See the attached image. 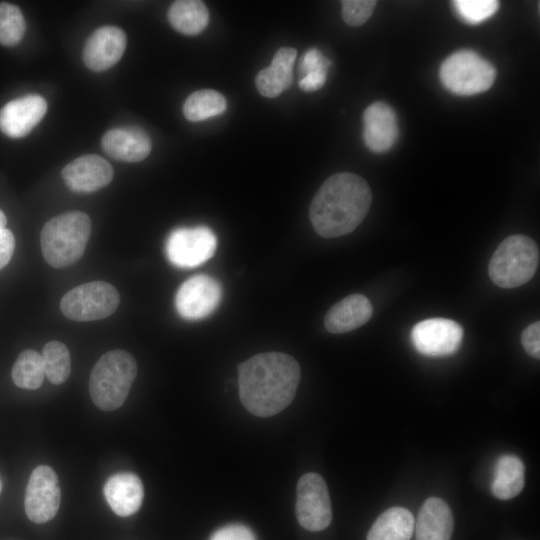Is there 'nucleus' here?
I'll list each match as a JSON object with an SVG mask.
<instances>
[{
  "mask_svg": "<svg viewBox=\"0 0 540 540\" xmlns=\"http://www.w3.org/2000/svg\"><path fill=\"white\" fill-rule=\"evenodd\" d=\"M300 378V366L292 356L257 354L238 366L240 400L255 416L276 415L294 399Z\"/></svg>",
  "mask_w": 540,
  "mask_h": 540,
  "instance_id": "f257e3e1",
  "label": "nucleus"
},
{
  "mask_svg": "<svg viewBox=\"0 0 540 540\" xmlns=\"http://www.w3.org/2000/svg\"><path fill=\"white\" fill-rule=\"evenodd\" d=\"M372 201L368 183L360 176L342 172L330 176L312 199L309 217L322 237L352 232L366 217Z\"/></svg>",
  "mask_w": 540,
  "mask_h": 540,
  "instance_id": "f03ea898",
  "label": "nucleus"
},
{
  "mask_svg": "<svg viewBox=\"0 0 540 540\" xmlns=\"http://www.w3.org/2000/svg\"><path fill=\"white\" fill-rule=\"evenodd\" d=\"M91 233V220L81 211H70L50 219L42 228L40 241L45 261L66 268L83 255Z\"/></svg>",
  "mask_w": 540,
  "mask_h": 540,
  "instance_id": "7ed1b4c3",
  "label": "nucleus"
},
{
  "mask_svg": "<svg viewBox=\"0 0 540 540\" xmlns=\"http://www.w3.org/2000/svg\"><path fill=\"white\" fill-rule=\"evenodd\" d=\"M137 374L134 357L124 350H111L94 365L89 391L93 403L101 410L113 411L125 402Z\"/></svg>",
  "mask_w": 540,
  "mask_h": 540,
  "instance_id": "20e7f679",
  "label": "nucleus"
},
{
  "mask_svg": "<svg viewBox=\"0 0 540 540\" xmlns=\"http://www.w3.org/2000/svg\"><path fill=\"white\" fill-rule=\"evenodd\" d=\"M539 263V249L533 239L512 235L504 239L493 253L488 273L499 287L515 288L527 283Z\"/></svg>",
  "mask_w": 540,
  "mask_h": 540,
  "instance_id": "39448f33",
  "label": "nucleus"
},
{
  "mask_svg": "<svg viewBox=\"0 0 540 540\" xmlns=\"http://www.w3.org/2000/svg\"><path fill=\"white\" fill-rule=\"evenodd\" d=\"M440 80L450 92L471 96L488 90L496 78L494 66L471 50H460L447 57L440 66Z\"/></svg>",
  "mask_w": 540,
  "mask_h": 540,
  "instance_id": "423d86ee",
  "label": "nucleus"
},
{
  "mask_svg": "<svg viewBox=\"0 0 540 540\" xmlns=\"http://www.w3.org/2000/svg\"><path fill=\"white\" fill-rule=\"evenodd\" d=\"M119 302L120 295L113 285L94 281L69 290L60 301V309L68 319L86 322L112 315Z\"/></svg>",
  "mask_w": 540,
  "mask_h": 540,
  "instance_id": "0eeeda50",
  "label": "nucleus"
},
{
  "mask_svg": "<svg viewBox=\"0 0 540 540\" xmlns=\"http://www.w3.org/2000/svg\"><path fill=\"white\" fill-rule=\"evenodd\" d=\"M217 248L215 233L207 226L173 230L165 243V254L178 268H193L209 260Z\"/></svg>",
  "mask_w": 540,
  "mask_h": 540,
  "instance_id": "6e6552de",
  "label": "nucleus"
},
{
  "mask_svg": "<svg viewBox=\"0 0 540 540\" xmlns=\"http://www.w3.org/2000/svg\"><path fill=\"white\" fill-rule=\"evenodd\" d=\"M296 516L299 524L309 531H321L332 520L329 492L324 479L317 473L304 474L297 483Z\"/></svg>",
  "mask_w": 540,
  "mask_h": 540,
  "instance_id": "1a4fd4ad",
  "label": "nucleus"
},
{
  "mask_svg": "<svg viewBox=\"0 0 540 540\" xmlns=\"http://www.w3.org/2000/svg\"><path fill=\"white\" fill-rule=\"evenodd\" d=\"M61 490L58 476L47 465L37 466L31 473L25 492L27 517L35 523L53 519L59 509Z\"/></svg>",
  "mask_w": 540,
  "mask_h": 540,
  "instance_id": "9d476101",
  "label": "nucleus"
},
{
  "mask_svg": "<svg viewBox=\"0 0 540 540\" xmlns=\"http://www.w3.org/2000/svg\"><path fill=\"white\" fill-rule=\"evenodd\" d=\"M222 298L219 281L209 275L200 274L184 281L175 295L178 314L190 321L200 320L215 311Z\"/></svg>",
  "mask_w": 540,
  "mask_h": 540,
  "instance_id": "9b49d317",
  "label": "nucleus"
},
{
  "mask_svg": "<svg viewBox=\"0 0 540 540\" xmlns=\"http://www.w3.org/2000/svg\"><path fill=\"white\" fill-rule=\"evenodd\" d=\"M463 339V328L446 318H431L417 323L411 331L415 349L426 356L455 353Z\"/></svg>",
  "mask_w": 540,
  "mask_h": 540,
  "instance_id": "f8f14e48",
  "label": "nucleus"
},
{
  "mask_svg": "<svg viewBox=\"0 0 540 540\" xmlns=\"http://www.w3.org/2000/svg\"><path fill=\"white\" fill-rule=\"evenodd\" d=\"M61 176L70 190L90 193L107 186L113 179L114 170L106 159L91 154L68 163L62 169Z\"/></svg>",
  "mask_w": 540,
  "mask_h": 540,
  "instance_id": "ddd939ff",
  "label": "nucleus"
},
{
  "mask_svg": "<svg viewBox=\"0 0 540 540\" xmlns=\"http://www.w3.org/2000/svg\"><path fill=\"white\" fill-rule=\"evenodd\" d=\"M126 42V34L121 28L116 26L99 27L85 43L83 61L92 71L108 70L123 56Z\"/></svg>",
  "mask_w": 540,
  "mask_h": 540,
  "instance_id": "4468645a",
  "label": "nucleus"
},
{
  "mask_svg": "<svg viewBox=\"0 0 540 540\" xmlns=\"http://www.w3.org/2000/svg\"><path fill=\"white\" fill-rule=\"evenodd\" d=\"M47 111L46 100L36 94L14 99L0 110V129L11 138L28 135Z\"/></svg>",
  "mask_w": 540,
  "mask_h": 540,
  "instance_id": "2eb2a0df",
  "label": "nucleus"
},
{
  "mask_svg": "<svg viewBox=\"0 0 540 540\" xmlns=\"http://www.w3.org/2000/svg\"><path fill=\"white\" fill-rule=\"evenodd\" d=\"M363 139L369 150L383 153L390 150L399 136L397 116L384 102H374L363 113Z\"/></svg>",
  "mask_w": 540,
  "mask_h": 540,
  "instance_id": "dca6fc26",
  "label": "nucleus"
},
{
  "mask_svg": "<svg viewBox=\"0 0 540 540\" xmlns=\"http://www.w3.org/2000/svg\"><path fill=\"white\" fill-rule=\"evenodd\" d=\"M101 146L111 158L125 162L144 160L151 151L149 135L138 127H119L108 130Z\"/></svg>",
  "mask_w": 540,
  "mask_h": 540,
  "instance_id": "f3484780",
  "label": "nucleus"
},
{
  "mask_svg": "<svg viewBox=\"0 0 540 540\" xmlns=\"http://www.w3.org/2000/svg\"><path fill=\"white\" fill-rule=\"evenodd\" d=\"M104 496L115 514L127 517L141 507L144 489L140 478L130 472L116 473L104 484Z\"/></svg>",
  "mask_w": 540,
  "mask_h": 540,
  "instance_id": "a211bd4d",
  "label": "nucleus"
},
{
  "mask_svg": "<svg viewBox=\"0 0 540 540\" xmlns=\"http://www.w3.org/2000/svg\"><path fill=\"white\" fill-rule=\"evenodd\" d=\"M414 528L416 540H450L454 528L450 507L441 498L426 499L419 510Z\"/></svg>",
  "mask_w": 540,
  "mask_h": 540,
  "instance_id": "6ab92c4d",
  "label": "nucleus"
},
{
  "mask_svg": "<svg viewBox=\"0 0 540 540\" xmlns=\"http://www.w3.org/2000/svg\"><path fill=\"white\" fill-rule=\"evenodd\" d=\"M372 313L373 307L366 296L352 294L329 309L324 319V325L331 333H345L367 323Z\"/></svg>",
  "mask_w": 540,
  "mask_h": 540,
  "instance_id": "aec40b11",
  "label": "nucleus"
},
{
  "mask_svg": "<svg viewBox=\"0 0 540 540\" xmlns=\"http://www.w3.org/2000/svg\"><path fill=\"white\" fill-rule=\"evenodd\" d=\"M296 54V49L292 47H281L276 51L270 66L262 69L255 78L256 88L261 95L273 98L290 87Z\"/></svg>",
  "mask_w": 540,
  "mask_h": 540,
  "instance_id": "412c9836",
  "label": "nucleus"
},
{
  "mask_svg": "<svg viewBox=\"0 0 540 540\" xmlns=\"http://www.w3.org/2000/svg\"><path fill=\"white\" fill-rule=\"evenodd\" d=\"M525 485V466L522 460L510 454L497 459L494 479L492 482L493 495L501 500L516 497Z\"/></svg>",
  "mask_w": 540,
  "mask_h": 540,
  "instance_id": "4be33fe9",
  "label": "nucleus"
},
{
  "mask_svg": "<svg viewBox=\"0 0 540 540\" xmlns=\"http://www.w3.org/2000/svg\"><path fill=\"white\" fill-rule=\"evenodd\" d=\"M414 523V516L408 509L391 507L375 520L367 540H410Z\"/></svg>",
  "mask_w": 540,
  "mask_h": 540,
  "instance_id": "5701e85b",
  "label": "nucleus"
},
{
  "mask_svg": "<svg viewBox=\"0 0 540 540\" xmlns=\"http://www.w3.org/2000/svg\"><path fill=\"white\" fill-rule=\"evenodd\" d=\"M168 20L176 31L185 35H196L206 28L209 12L202 1L178 0L170 6Z\"/></svg>",
  "mask_w": 540,
  "mask_h": 540,
  "instance_id": "b1692460",
  "label": "nucleus"
},
{
  "mask_svg": "<svg viewBox=\"0 0 540 540\" xmlns=\"http://www.w3.org/2000/svg\"><path fill=\"white\" fill-rule=\"evenodd\" d=\"M226 107V98L220 92L204 89L188 96L183 105V114L187 120L198 122L222 114Z\"/></svg>",
  "mask_w": 540,
  "mask_h": 540,
  "instance_id": "393cba45",
  "label": "nucleus"
},
{
  "mask_svg": "<svg viewBox=\"0 0 540 540\" xmlns=\"http://www.w3.org/2000/svg\"><path fill=\"white\" fill-rule=\"evenodd\" d=\"M11 375L16 386L29 390L38 389L45 377L42 355L35 350H24L17 357Z\"/></svg>",
  "mask_w": 540,
  "mask_h": 540,
  "instance_id": "a878e982",
  "label": "nucleus"
},
{
  "mask_svg": "<svg viewBox=\"0 0 540 540\" xmlns=\"http://www.w3.org/2000/svg\"><path fill=\"white\" fill-rule=\"evenodd\" d=\"M41 355L48 380L55 385L64 383L71 372L70 353L66 345L55 340L49 341Z\"/></svg>",
  "mask_w": 540,
  "mask_h": 540,
  "instance_id": "bb28decb",
  "label": "nucleus"
},
{
  "mask_svg": "<svg viewBox=\"0 0 540 540\" xmlns=\"http://www.w3.org/2000/svg\"><path fill=\"white\" fill-rule=\"evenodd\" d=\"M25 18L14 4L0 3V44L14 46L18 44L25 33Z\"/></svg>",
  "mask_w": 540,
  "mask_h": 540,
  "instance_id": "cd10ccee",
  "label": "nucleus"
},
{
  "mask_svg": "<svg viewBox=\"0 0 540 540\" xmlns=\"http://www.w3.org/2000/svg\"><path fill=\"white\" fill-rule=\"evenodd\" d=\"M453 5L460 18L473 25L487 20L499 8V2L495 0H456Z\"/></svg>",
  "mask_w": 540,
  "mask_h": 540,
  "instance_id": "c85d7f7f",
  "label": "nucleus"
},
{
  "mask_svg": "<svg viewBox=\"0 0 540 540\" xmlns=\"http://www.w3.org/2000/svg\"><path fill=\"white\" fill-rule=\"evenodd\" d=\"M376 1L371 0H345L342 1V17L349 26H360L372 15Z\"/></svg>",
  "mask_w": 540,
  "mask_h": 540,
  "instance_id": "c756f323",
  "label": "nucleus"
},
{
  "mask_svg": "<svg viewBox=\"0 0 540 540\" xmlns=\"http://www.w3.org/2000/svg\"><path fill=\"white\" fill-rule=\"evenodd\" d=\"M329 65L330 62L328 59H326L319 50L312 48L308 50L301 58L299 67L300 75L303 77L314 72H327Z\"/></svg>",
  "mask_w": 540,
  "mask_h": 540,
  "instance_id": "7c9ffc66",
  "label": "nucleus"
},
{
  "mask_svg": "<svg viewBox=\"0 0 540 540\" xmlns=\"http://www.w3.org/2000/svg\"><path fill=\"white\" fill-rule=\"evenodd\" d=\"M210 540H256V537L247 526L229 524L217 529Z\"/></svg>",
  "mask_w": 540,
  "mask_h": 540,
  "instance_id": "2f4dec72",
  "label": "nucleus"
},
{
  "mask_svg": "<svg viewBox=\"0 0 540 540\" xmlns=\"http://www.w3.org/2000/svg\"><path fill=\"white\" fill-rule=\"evenodd\" d=\"M521 343L527 354L534 358L540 357V323L528 325L521 334Z\"/></svg>",
  "mask_w": 540,
  "mask_h": 540,
  "instance_id": "473e14b6",
  "label": "nucleus"
},
{
  "mask_svg": "<svg viewBox=\"0 0 540 540\" xmlns=\"http://www.w3.org/2000/svg\"><path fill=\"white\" fill-rule=\"evenodd\" d=\"M15 238L13 233L6 228L0 229V270L5 267L14 252Z\"/></svg>",
  "mask_w": 540,
  "mask_h": 540,
  "instance_id": "72a5a7b5",
  "label": "nucleus"
},
{
  "mask_svg": "<svg viewBox=\"0 0 540 540\" xmlns=\"http://www.w3.org/2000/svg\"><path fill=\"white\" fill-rule=\"evenodd\" d=\"M326 79V71L310 73L300 78L299 87L305 92L316 91L323 87Z\"/></svg>",
  "mask_w": 540,
  "mask_h": 540,
  "instance_id": "f704fd0d",
  "label": "nucleus"
},
{
  "mask_svg": "<svg viewBox=\"0 0 540 540\" xmlns=\"http://www.w3.org/2000/svg\"><path fill=\"white\" fill-rule=\"evenodd\" d=\"M6 216L5 214L3 213L2 210H0V229L1 228H5V225H6Z\"/></svg>",
  "mask_w": 540,
  "mask_h": 540,
  "instance_id": "c9c22d12",
  "label": "nucleus"
},
{
  "mask_svg": "<svg viewBox=\"0 0 540 540\" xmlns=\"http://www.w3.org/2000/svg\"><path fill=\"white\" fill-rule=\"evenodd\" d=\"M1 490H2V483H1V481H0V493H1Z\"/></svg>",
  "mask_w": 540,
  "mask_h": 540,
  "instance_id": "e433bc0d",
  "label": "nucleus"
}]
</instances>
